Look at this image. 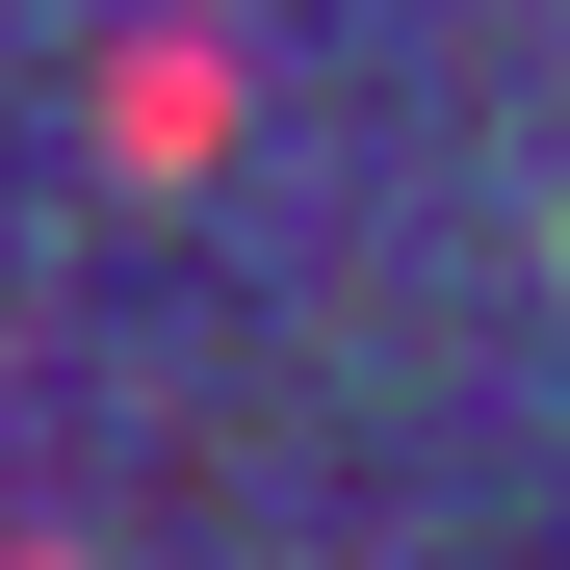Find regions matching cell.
<instances>
[{"instance_id":"1","label":"cell","mask_w":570,"mask_h":570,"mask_svg":"<svg viewBox=\"0 0 570 570\" xmlns=\"http://www.w3.org/2000/svg\"><path fill=\"white\" fill-rule=\"evenodd\" d=\"M208 130H234V52L156 27V52H130V156H208Z\"/></svg>"}]
</instances>
